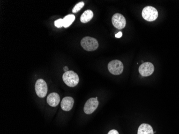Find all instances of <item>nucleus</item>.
Instances as JSON below:
<instances>
[{"label": "nucleus", "instance_id": "obj_1", "mask_svg": "<svg viewBox=\"0 0 179 134\" xmlns=\"http://www.w3.org/2000/svg\"><path fill=\"white\" fill-rule=\"evenodd\" d=\"M63 80L67 85L69 87H75L78 84L79 82V77L78 75L73 72L68 71L64 72L63 75Z\"/></svg>", "mask_w": 179, "mask_h": 134}, {"label": "nucleus", "instance_id": "obj_2", "mask_svg": "<svg viewBox=\"0 0 179 134\" xmlns=\"http://www.w3.org/2000/svg\"><path fill=\"white\" fill-rule=\"evenodd\" d=\"M80 44L85 50L89 52L95 51L99 46L97 40L95 38L90 37L83 38L81 40Z\"/></svg>", "mask_w": 179, "mask_h": 134}, {"label": "nucleus", "instance_id": "obj_3", "mask_svg": "<svg viewBox=\"0 0 179 134\" xmlns=\"http://www.w3.org/2000/svg\"><path fill=\"white\" fill-rule=\"evenodd\" d=\"M142 17L147 21H152L158 18V12L156 8L151 6H147L142 11Z\"/></svg>", "mask_w": 179, "mask_h": 134}, {"label": "nucleus", "instance_id": "obj_4", "mask_svg": "<svg viewBox=\"0 0 179 134\" xmlns=\"http://www.w3.org/2000/svg\"><path fill=\"white\" fill-rule=\"evenodd\" d=\"M123 68V64L122 62L117 60L112 61L108 64V69L109 72L115 75L122 74Z\"/></svg>", "mask_w": 179, "mask_h": 134}, {"label": "nucleus", "instance_id": "obj_5", "mask_svg": "<svg viewBox=\"0 0 179 134\" xmlns=\"http://www.w3.org/2000/svg\"><path fill=\"white\" fill-rule=\"evenodd\" d=\"M35 90L37 95L40 98H44L47 93V85L43 79H39L35 84Z\"/></svg>", "mask_w": 179, "mask_h": 134}, {"label": "nucleus", "instance_id": "obj_6", "mask_svg": "<svg viewBox=\"0 0 179 134\" xmlns=\"http://www.w3.org/2000/svg\"><path fill=\"white\" fill-rule=\"evenodd\" d=\"M98 98H91L86 102L84 105V111L86 114H91L97 109L99 102L97 100Z\"/></svg>", "mask_w": 179, "mask_h": 134}, {"label": "nucleus", "instance_id": "obj_7", "mask_svg": "<svg viewBox=\"0 0 179 134\" xmlns=\"http://www.w3.org/2000/svg\"><path fill=\"white\" fill-rule=\"evenodd\" d=\"M154 67L151 62H145L139 67V72L142 76L147 77L151 75L154 72Z\"/></svg>", "mask_w": 179, "mask_h": 134}, {"label": "nucleus", "instance_id": "obj_8", "mask_svg": "<svg viewBox=\"0 0 179 134\" xmlns=\"http://www.w3.org/2000/svg\"><path fill=\"white\" fill-rule=\"evenodd\" d=\"M113 26L119 30L123 29L126 25V21L125 17L120 14H115L112 18Z\"/></svg>", "mask_w": 179, "mask_h": 134}, {"label": "nucleus", "instance_id": "obj_9", "mask_svg": "<svg viewBox=\"0 0 179 134\" xmlns=\"http://www.w3.org/2000/svg\"><path fill=\"white\" fill-rule=\"evenodd\" d=\"M74 100L71 97H66L62 99L61 103V106L64 111H69L72 109L74 106Z\"/></svg>", "mask_w": 179, "mask_h": 134}, {"label": "nucleus", "instance_id": "obj_10", "mask_svg": "<svg viewBox=\"0 0 179 134\" xmlns=\"http://www.w3.org/2000/svg\"><path fill=\"white\" fill-rule=\"evenodd\" d=\"M60 101V97L58 95V93H51L49 94L47 98V103L48 104L49 106L52 107H56Z\"/></svg>", "mask_w": 179, "mask_h": 134}, {"label": "nucleus", "instance_id": "obj_11", "mask_svg": "<svg viewBox=\"0 0 179 134\" xmlns=\"http://www.w3.org/2000/svg\"><path fill=\"white\" fill-rule=\"evenodd\" d=\"M137 134H154V132L150 125L143 123L139 127Z\"/></svg>", "mask_w": 179, "mask_h": 134}, {"label": "nucleus", "instance_id": "obj_12", "mask_svg": "<svg viewBox=\"0 0 179 134\" xmlns=\"http://www.w3.org/2000/svg\"><path fill=\"white\" fill-rule=\"evenodd\" d=\"M94 17V12L92 10H87L83 13L80 17V21L83 23H86L90 21Z\"/></svg>", "mask_w": 179, "mask_h": 134}, {"label": "nucleus", "instance_id": "obj_13", "mask_svg": "<svg viewBox=\"0 0 179 134\" xmlns=\"http://www.w3.org/2000/svg\"><path fill=\"white\" fill-rule=\"evenodd\" d=\"M75 20V16L74 15L70 14V15L66 16L63 18V21H64V26L63 27H65V28L68 27L74 22Z\"/></svg>", "mask_w": 179, "mask_h": 134}, {"label": "nucleus", "instance_id": "obj_14", "mask_svg": "<svg viewBox=\"0 0 179 134\" xmlns=\"http://www.w3.org/2000/svg\"><path fill=\"white\" fill-rule=\"evenodd\" d=\"M84 6V3L83 2H80L76 4L75 6L74 7V8L72 9V12L73 13H77L80 10H81L83 7Z\"/></svg>", "mask_w": 179, "mask_h": 134}, {"label": "nucleus", "instance_id": "obj_15", "mask_svg": "<svg viewBox=\"0 0 179 134\" xmlns=\"http://www.w3.org/2000/svg\"><path fill=\"white\" fill-rule=\"evenodd\" d=\"M54 25L57 28H61L64 26V21L63 19H58L54 21Z\"/></svg>", "mask_w": 179, "mask_h": 134}, {"label": "nucleus", "instance_id": "obj_16", "mask_svg": "<svg viewBox=\"0 0 179 134\" xmlns=\"http://www.w3.org/2000/svg\"><path fill=\"white\" fill-rule=\"evenodd\" d=\"M108 134H119L118 132L115 129H113L109 131Z\"/></svg>", "mask_w": 179, "mask_h": 134}, {"label": "nucleus", "instance_id": "obj_17", "mask_svg": "<svg viewBox=\"0 0 179 134\" xmlns=\"http://www.w3.org/2000/svg\"><path fill=\"white\" fill-rule=\"evenodd\" d=\"M122 36V32H119L118 33H117V34L115 35V37L117 38H121Z\"/></svg>", "mask_w": 179, "mask_h": 134}, {"label": "nucleus", "instance_id": "obj_18", "mask_svg": "<svg viewBox=\"0 0 179 134\" xmlns=\"http://www.w3.org/2000/svg\"><path fill=\"white\" fill-rule=\"evenodd\" d=\"M69 69L67 67H64V71L65 72H68Z\"/></svg>", "mask_w": 179, "mask_h": 134}]
</instances>
